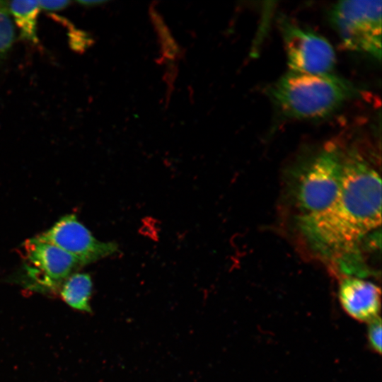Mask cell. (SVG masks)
<instances>
[{"label": "cell", "instance_id": "obj_1", "mask_svg": "<svg viewBox=\"0 0 382 382\" xmlns=\"http://www.w3.org/2000/svg\"><path fill=\"white\" fill-rule=\"evenodd\" d=\"M381 222V180L359 153L344 154L339 195L327 209L299 216V226L314 248L328 255H344Z\"/></svg>", "mask_w": 382, "mask_h": 382}, {"label": "cell", "instance_id": "obj_2", "mask_svg": "<svg viewBox=\"0 0 382 382\" xmlns=\"http://www.w3.org/2000/svg\"><path fill=\"white\" fill-rule=\"evenodd\" d=\"M354 87L332 74H308L290 71L269 88L280 112L291 119L320 118L333 112L353 97Z\"/></svg>", "mask_w": 382, "mask_h": 382}, {"label": "cell", "instance_id": "obj_3", "mask_svg": "<svg viewBox=\"0 0 382 382\" xmlns=\"http://www.w3.org/2000/svg\"><path fill=\"white\" fill-rule=\"evenodd\" d=\"M344 152L333 145L324 148L305 167L295 189L301 216L316 214L336 200L343 175Z\"/></svg>", "mask_w": 382, "mask_h": 382}, {"label": "cell", "instance_id": "obj_4", "mask_svg": "<svg viewBox=\"0 0 382 382\" xmlns=\"http://www.w3.org/2000/svg\"><path fill=\"white\" fill-rule=\"evenodd\" d=\"M381 1H341L330 13V23L344 47L381 57Z\"/></svg>", "mask_w": 382, "mask_h": 382}, {"label": "cell", "instance_id": "obj_5", "mask_svg": "<svg viewBox=\"0 0 382 382\" xmlns=\"http://www.w3.org/2000/svg\"><path fill=\"white\" fill-rule=\"evenodd\" d=\"M23 263L17 279L25 288L42 293L59 290L83 265L57 246L35 236L23 243Z\"/></svg>", "mask_w": 382, "mask_h": 382}, {"label": "cell", "instance_id": "obj_6", "mask_svg": "<svg viewBox=\"0 0 382 382\" xmlns=\"http://www.w3.org/2000/svg\"><path fill=\"white\" fill-rule=\"evenodd\" d=\"M281 30L290 71L331 73L336 62L335 53L326 39L286 20L282 21Z\"/></svg>", "mask_w": 382, "mask_h": 382}, {"label": "cell", "instance_id": "obj_7", "mask_svg": "<svg viewBox=\"0 0 382 382\" xmlns=\"http://www.w3.org/2000/svg\"><path fill=\"white\" fill-rule=\"evenodd\" d=\"M35 237L62 249L83 267L120 253L116 242L97 239L73 214L62 216Z\"/></svg>", "mask_w": 382, "mask_h": 382}, {"label": "cell", "instance_id": "obj_8", "mask_svg": "<svg viewBox=\"0 0 382 382\" xmlns=\"http://www.w3.org/2000/svg\"><path fill=\"white\" fill-rule=\"evenodd\" d=\"M339 299L347 314L359 321L378 316L381 289L375 284L357 277L344 278L339 287Z\"/></svg>", "mask_w": 382, "mask_h": 382}, {"label": "cell", "instance_id": "obj_9", "mask_svg": "<svg viewBox=\"0 0 382 382\" xmlns=\"http://www.w3.org/2000/svg\"><path fill=\"white\" fill-rule=\"evenodd\" d=\"M59 289L63 300L72 308L87 313L91 311L90 300L93 281L88 273H73L64 282Z\"/></svg>", "mask_w": 382, "mask_h": 382}, {"label": "cell", "instance_id": "obj_10", "mask_svg": "<svg viewBox=\"0 0 382 382\" xmlns=\"http://www.w3.org/2000/svg\"><path fill=\"white\" fill-rule=\"evenodd\" d=\"M7 4L22 37L37 43V18L40 8L38 1H13Z\"/></svg>", "mask_w": 382, "mask_h": 382}, {"label": "cell", "instance_id": "obj_11", "mask_svg": "<svg viewBox=\"0 0 382 382\" xmlns=\"http://www.w3.org/2000/svg\"><path fill=\"white\" fill-rule=\"evenodd\" d=\"M14 37V26L7 2L0 1V62L6 57L12 47Z\"/></svg>", "mask_w": 382, "mask_h": 382}, {"label": "cell", "instance_id": "obj_12", "mask_svg": "<svg viewBox=\"0 0 382 382\" xmlns=\"http://www.w3.org/2000/svg\"><path fill=\"white\" fill-rule=\"evenodd\" d=\"M151 16L161 41L163 57L175 59L179 54L178 45L157 12L151 9Z\"/></svg>", "mask_w": 382, "mask_h": 382}, {"label": "cell", "instance_id": "obj_13", "mask_svg": "<svg viewBox=\"0 0 382 382\" xmlns=\"http://www.w3.org/2000/svg\"><path fill=\"white\" fill-rule=\"evenodd\" d=\"M368 340L371 348L378 353L381 352V320L379 316L369 322Z\"/></svg>", "mask_w": 382, "mask_h": 382}, {"label": "cell", "instance_id": "obj_14", "mask_svg": "<svg viewBox=\"0 0 382 382\" xmlns=\"http://www.w3.org/2000/svg\"><path fill=\"white\" fill-rule=\"evenodd\" d=\"M93 42L92 38L83 31H75L71 33V45L76 50H84Z\"/></svg>", "mask_w": 382, "mask_h": 382}, {"label": "cell", "instance_id": "obj_15", "mask_svg": "<svg viewBox=\"0 0 382 382\" xmlns=\"http://www.w3.org/2000/svg\"><path fill=\"white\" fill-rule=\"evenodd\" d=\"M40 8L46 11H58L66 7L69 1H38Z\"/></svg>", "mask_w": 382, "mask_h": 382}, {"label": "cell", "instance_id": "obj_16", "mask_svg": "<svg viewBox=\"0 0 382 382\" xmlns=\"http://www.w3.org/2000/svg\"><path fill=\"white\" fill-rule=\"evenodd\" d=\"M78 2L83 6H94L104 3L102 1H79Z\"/></svg>", "mask_w": 382, "mask_h": 382}]
</instances>
